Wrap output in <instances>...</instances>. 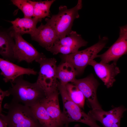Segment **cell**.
I'll return each instance as SVG.
<instances>
[{
    "label": "cell",
    "instance_id": "obj_11",
    "mask_svg": "<svg viewBox=\"0 0 127 127\" xmlns=\"http://www.w3.org/2000/svg\"><path fill=\"white\" fill-rule=\"evenodd\" d=\"M127 109L123 106L114 107L108 111L102 109L90 110L87 114L96 121L100 122L103 127H120V122Z\"/></svg>",
    "mask_w": 127,
    "mask_h": 127
},
{
    "label": "cell",
    "instance_id": "obj_13",
    "mask_svg": "<svg viewBox=\"0 0 127 127\" xmlns=\"http://www.w3.org/2000/svg\"><path fill=\"white\" fill-rule=\"evenodd\" d=\"M0 68L5 83L13 81L24 75H35L37 73L33 69L20 67L2 58L0 59Z\"/></svg>",
    "mask_w": 127,
    "mask_h": 127
},
{
    "label": "cell",
    "instance_id": "obj_8",
    "mask_svg": "<svg viewBox=\"0 0 127 127\" xmlns=\"http://www.w3.org/2000/svg\"><path fill=\"white\" fill-rule=\"evenodd\" d=\"M87 43L81 35L72 30L67 36L56 41L52 47L47 50L54 55L59 53L68 55L77 51Z\"/></svg>",
    "mask_w": 127,
    "mask_h": 127
},
{
    "label": "cell",
    "instance_id": "obj_2",
    "mask_svg": "<svg viewBox=\"0 0 127 127\" xmlns=\"http://www.w3.org/2000/svg\"><path fill=\"white\" fill-rule=\"evenodd\" d=\"M4 107L8 111L7 114L1 113L0 117L8 127H42L30 107L12 100Z\"/></svg>",
    "mask_w": 127,
    "mask_h": 127
},
{
    "label": "cell",
    "instance_id": "obj_15",
    "mask_svg": "<svg viewBox=\"0 0 127 127\" xmlns=\"http://www.w3.org/2000/svg\"><path fill=\"white\" fill-rule=\"evenodd\" d=\"M59 91L58 89L47 96L41 102L48 113L58 127L65 124L63 121L59 100Z\"/></svg>",
    "mask_w": 127,
    "mask_h": 127
},
{
    "label": "cell",
    "instance_id": "obj_7",
    "mask_svg": "<svg viewBox=\"0 0 127 127\" xmlns=\"http://www.w3.org/2000/svg\"><path fill=\"white\" fill-rule=\"evenodd\" d=\"M11 32L15 43L14 55L15 60L18 62L25 61L30 63L46 57L43 54L39 52L31 44L25 40L22 36L12 30Z\"/></svg>",
    "mask_w": 127,
    "mask_h": 127
},
{
    "label": "cell",
    "instance_id": "obj_25",
    "mask_svg": "<svg viewBox=\"0 0 127 127\" xmlns=\"http://www.w3.org/2000/svg\"><path fill=\"white\" fill-rule=\"evenodd\" d=\"M80 126L78 124H76L75 125L74 127H80ZM65 127H68V126H66Z\"/></svg>",
    "mask_w": 127,
    "mask_h": 127
},
{
    "label": "cell",
    "instance_id": "obj_24",
    "mask_svg": "<svg viewBox=\"0 0 127 127\" xmlns=\"http://www.w3.org/2000/svg\"><path fill=\"white\" fill-rule=\"evenodd\" d=\"M0 127H8L6 123L2 118L0 117Z\"/></svg>",
    "mask_w": 127,
    "mask_h": 127
},
{
    "label": "cell",
    "instance_id": "obj_23",
    "mask_svg": "<svg viewBox=\"0 0 127 127\" xmlns=\"http://www.w3.org/2000/svg\"><path fill=\"white\" fill-rule=\"evenodd\" d=\"M10 94L8 90L4 91L0 89V113H1L2 111V104L3 100L5 97L9 96Z\"/></svg>",
    "mask_w": 127,
    "mask_h": 127
},
{
    "label": "cell",
    "instance_id": "obj_3",
    "mask_svg": "<svg viewBox=\"0 0 127 127\" xmlns=\"http://www.w3.org/2000/svg\"><path fill=\"white\" fill-rule=\"evenodd\" d=\"M82 7V0H78L76 5L68 9L66 6L61 5L59 12L49 18L45 19L46 23L50 25L56 31L59 40L68 35L72 31L71 28L74 20L79 18V11Z\"/></svg>",
    "mask_w": 127,
    "mask_h": 127
},
{
    "label": "cell",
    "instance_id": "obj_1",
    "mask_svg": "<svg viewBox=\"0 0 127 127\" xmlns=\"http://www.w3.org/2000/svg\"><path fill=\"white\" fill-rule=\"evenodd\" d=\"M23 76L10 82L11 86L8 90L12 96V100L32 107L40 103L46 95L36 82H30L24 80Z\"/></svg>",
    "mask_w": 127,
    "mask_h": 127
},
{
    "label": "cell",
    "instance_id": "obj_4",
    "mask_svg": "<svg viewBox=\"0 0 127 127\" xmlns=\"http://www.w3.org/2000/svg\"><path fill=\"white\" fill-rule=\"evenodd\" d=\"M58 89L63 103L62 117L66 126H68L70 123L76 122L84 123L90 127H101L97 124L96 121L71 100L65 85L59 82Z\"/></svg>",
    "mask_w": 127,
    "mask_h": 127
},
{
    "label": "cell",
    "instance_id": "obj_10",
    "mask_svg": "<svg viewBox=\"0 0 127 127\" xmlns=\"http://www.w3.org/2000/svg\"><path fill=\"white\" fill-rule=\"evenodd\" d=\"M82 92L92 110L102 109L97 99V91L99 83L91 74L81 79H76L72 83Z\"/></svg>",
    "mask_w": 127,
    "mask_h": 127
},
{
    "label": "cell",
    "instance_id": "obj_9",
    "mask_svg": "<svg viewBox=\"0 0 127 127\" xmlns=\"http://www.w3.org/2000/svg\"><path fill=\"white\" fill-rule=\"evenodd\" d=\"M119 36L117 40L105 52L98 55L100 62L108 64L117 62L122 56L127 53V24L120 27Z\"/></svg>",
    "mask_w": 127,
    "mask_h": 127
},
{
    "label": "cell",
    "instance_id": "obj_18",
    "mask_svg": "<svg viewBox=\"0 0 127 127\" xmlns=\"http://www.w3.org/2000/svg\"><path fill=\"white\" fill-rule=\"evenodd\" d=\"M77 75V71L71 64L64 62L57 67L56 77L62 84L65 85L71 82L72 83Z\"/></svg>",
    "mask_w": 127,
    "mask_h": 127
},
{
    "label": "cell",
    "instance_id": "obj_5",
    "mask_svg": "<svg viewBox=\"0 0 127 127\" xmlns=\"http://www.w3.org/2000/svg\"><path fill=\"white\" fill-rule=\"evenodd\" d=\"M108 39L106 37L100 38L97 43L87 48L68 55H63L61 56L64 62L72 65L77 73V75L84 71L90 61L97 58L98 53L105 46Z\"/></svg>",
    "mask_w": 127,
    "mask_h": 127
},
{
    "label": "cell",
    "instance_id": "obj_16",
    "mask_svg": "<svg viewBox=\"0 0 127 127\" xmlns=\"http://www.w3.org/2000/svg\"><path fill=\"white\" fill-rule=\"evenodd\" d=\"M41 20L35 17L18 18L11 21L12 24V30L21 36L26 34L32 35L35 31L38 23Z\"/></svg>",
    "mask_w": 127,
    "mask_h": 127
},
{
    "label": "cell",
    "instance_id": "obj_22",
    "mask_svg": "<svg viewBox=\"0 0 127 127\" xmlns=\"http://www.w3.org/2000/svg\"><path fill=\"white\" fill-rule=\"evenodd\" d=\"M12 4L17 6L23 13L24 17L32 18L33 17V1L28 0H12Z\"/></svg>",
    "mask_w": 127,
    "mask_h": 127
},
{
    "label": "cell",
    "instance_id": "obj_17",
    "mask_svg": "<svg viewBox=\"0 0 127 127\" xmlns=\"http://www.w3.org/2000/svg\"><path fill=\"white\" fill-rule=\"evenodd\" d=\"M15 43L11 31H1L0 33V54L3 59L11 62L15 60L14 50Z\"/></svg>",
    "mask_w": 127,
    "mask_h": 127
},
{
    "label": "cell",
    "instance_id": "obj_6",
    "mask_svg": "<svg viewBox=\"0 0 127 127\" xmlns=\"http://www.w3.org/2000/svg\"><path fill=\"white\" fill-rule=\"evenodd\" d=\"M40 65L36 82L44 91L46 96L58 89L56 77L57 61L54 58L46 57L36 61Z\"/></svg>",
    "mask_w": 127,
    "mask_h": 127
},
{
    "label": "cell",
    "instance_id": "obj_19",
    "mask_svg": "<svg viewBox=\"0 0 127 127\" xmlns=\"http://www.w3.org/2000/svg\"><path fill=\"white\" fill-rule=\"evenodd\" d=\"M30 108L42 127H58L40 103Z\"/></svg>",
    "mask_w": 127,
    "mask_h": 127
},
{
    "label": "cell",
    "instance_id": "obj_21",
    "mask_svg": "<svg viewBox=\"0 0 127 127\" xmlns=\"http://www.w3.org/2000/svg\"><path fill=\"white\" fill-rule=\"evenodd\" d=\"M65 86L71 100L81 108H83L85 98L82 92L77 86L73 83H69Z\"/></svg>",
    "mask_w": 127,
    "mask_h": 127
},
{
    "label": "cell",
    "instance_id": "obj_12",
    "mask_svg": "<svg viewBox=\"0 0 127 127\" xmlns=\"http://www.w3.org/2000/svg\"><path fill=\"white\" fill-rule=\"evenodd\" d=\"M89 65L93 67L97 76L107 88L113 86L116 81L115 77L120 72L116 62L109 64L98 62L93 60L90 61Z\"/></svg>",
    "mask_w": 127,
    "mask_h": 127
},
{
    "label": "cell",
    "instance_id": "obj_14",
    "mask_svg": "<svg viewBox=\"0 0 127 127\" xmlns=\"http://www.w3.org/2000/svg\"><path fill=\"white\" fill-rule=\"evenodd\" d=\"M31 36L33 40L37 42L47 50L52 47L59 40L55 30L47 23L45 24L42 23Z\"/></svg>",
    "mask_w": 127,
    "mask_h": 127
},
{
    "label": "cell",
    "instance_id": "obj_20",
    "mask_svg": "<svg viewBox=\"0 0 127 127\" xmlns=\"http://www.w3.org/2000/svg\"><path fill=\"white\" fill-rule=\"evenodd\" d=\"M54 0L41 1H33V17L40 20L50 17V9Z\"/></svg>",
    "mask_w": 127,
    "mask_h": 127
}]
</instances>
